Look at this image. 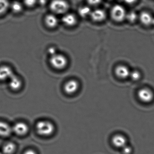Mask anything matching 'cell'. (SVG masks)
<instances>
[{"label": "cell", "mask_w": 154, "mask_h": 154, "mask_svg": "<svg viewBox=\"0 0 154 154\" xmlns=\"http://www.w3.org/2000/svg\"><path fill=\"white\" fill-rule=\"evenodd\" d=\"M36 130L39 134L48 136L52 134L55 130L54 125L48 120H41L36 125Z\"/></svg>", "instance_id": "obj_1"}, {"label": "cell", "mask_w": 154, "mask_h": 154, "mask_svg": "<svg viewBox=\"0 0 154 154\" xmlns=\"http://www.w3.org/2000/svg\"><path fill=\"white\" fill-rule=\"evenodd\" d=\"M50 8L55 14H65L69 9V5L65 0H53L50 5Z\"/></svg>", "instance_id": "obj_2"}, {"label": "cell", "mask_w": 154, "mask_h": 154, "mask_svg": "<svg viewBox=\"0 0 154 154\" xmlns=\"http://www.w3.org/2000/svg\"><path fill=\"white\" fill-rule=\"evenodd\" d=\"M50 62L54 68L60 70L66 67L68 64V59L63 54L57 53L51 56Z\"/></svg>", "instance_id": "obj_3"}, {"label": "cell", "mask_w": 154, "mask_h": 154, "mask_svg": "<svg viewBox=\"0 0 154 154\" xmlns=\"http://www.w3.org/2000/svg\"><path fill=\"white\" fill-rule=\"evenodd\" d=\"M111 15L113 20L118 22H120L125 20L126 13L125 8L119 5L113 6L111 11Z\"/></svg>", "instance_id": "obj_4"}, {"label": "cell", "mask_w": 154, "mask_h": 154, "mask_svg": "<svg viewBox=\"0 0 154 154\" xmlns=\"http://www.w3.org/2000/svg\"><path fill=\"white\" fill-rule=\"evenodd\" d=\"M7 82L9 88L12 91H19L23 86L22 79L20 76L16 74H14Z\"/></svg>", "instance_id": "obj_5"}, {"label": "cell", "mask_w": 154, "mask_h": 154, "mask_svg": "<svg viewBox=\"0 0 154 154\" xmlns=\"http://www.w3.org/2000/svg\"><path fill=\"white\" fill-rule=\"evenodd\" d=\"M13 69L7 65L0 66V81H8L14 74Z\"/></svg>", "instance_id": "obj_6"}, {"label": "cell", "mask_w": 154, "mask_h": 154, "mask_svg": "<svg viewBox=\"0 0 154 154\" xmlns=\"http://www.w3.org/2000/svg\"><path fill=\"white\" fill-rule=\"evenodd\" d=\"M137 95L139 99L145 103L152 102L154 99L153 92L148 88H143L139 90Z\"/></svg>", "instance_id": "obj_7"}, {"label": "cell", "mask_w": 154, "mask_h": 154, "mask_svg": "<svg viewBox=\"0 0 154 154\" xmlns=\"http://www.w3.org/2000/svg\"><path fill=\"white\" fill-rule=\"evenodd\" d=\"M79 87V82L75 79H70L66 82L64 86V89L67 94L71 95L78 90Z\"/></svg>", "instance_id": "obj_8"}, {"label": "cell", "mask_w": 154, "mask_h": 154, "mask_svg": "<svg viewBox=\"0 0 154 154\" xmlns=\"http://www.w3.org/2000/svg\"><path fill=\"white\" fill-rule=\"evenodd\" d=\"M112 143L115 147L122 149L127 145V139L125 136L117 134L114 136L112 139Z\"/></svg>", "instance_id": "obj_9"}, {"label": "cell", "mask_w": 154, "mask_h": 154, "mask_svg": "<svg viewBox=\"0 0 154 154\" xmlns=\"http://www.w3.org/2000/svg\"><path fill=\"white\" fill-rule=\"evenodd\" d=\"M12 131L19 135H24L29 131V127L24 122H17L12 127Z\"/></svg>", "instance_id": "obj_10"}, {"label": "cell", "mask_w": 154, "mask_h": 154, "mask_svg": "<svg viewBox=\"0 0 154 154\" xmlns=\"http://www.w3.org/2000/svg\"><path fill=\"white\" fill-rule=\"evenodd\" d=\"M90 16L94 21L100 22L105 20L106 17V14L104 10L97 9L91 11Z\"/></svg>", "instance_id": "obj_11"}, {"label": "cell", "mask_w": 154, "mask_h": 154, "mask_svg": "<svg viewBox=\"0 0 154 154\" xmlns=\"http://www.w3.org/2000/svg\"><path fill=\"white\" fill-rule=\"evenodd\" d=\"M130 72L129 68L123 65L118 66L115 69V73L117 76L122 79H126L129 77Z\"/></svg>", "instance_id": "obj_12"}, {"label": "cell", "mask_w": 154, "mask_h": 154, "mask_svg": "<svg viewBox=\"0 0 154 154\" xmlns=\"http://www.w3.org/2000/svg\"><path fill=\"white\" fill-rule=\"evenodd\" d=\"M62 21L65 25L71 27L76 24L77 19L75 15L73 14L66 13L62 17Z\"/></svg>", "instance_id": "obj_13"}, {"label": "cell", "mask_w": 154, "mask_h": 154, "mask_svg": "<svg viewBox=\"0 0 154 154\" xmlns=\"http://www.w3.org/2000/svg\"><path fill=\"white\" fill-rule=\"evenodd\" d=\"M12 132V128L9 124L4 121H0V136L8 137Z\"/></svg>", "instance_id": "obj_14"}, {"label": "cell", "mask_w": 154, "mask_h": 154, "mask_svg": "<svg viewBox=\"0 0 154 154\" xmlns=\"http://www.w3.org/2000/svg\"><path fill=\"white\" fill-rule=\"evenodd\" d=\"M45 21L46 25L51 28H55L58 24V20L54 14L47 15L45 17Z\"/></svg>", "instance_id": "obj_15"}, {"label": "cell", "mask_w": 154, "mask_h": 154, "mask_svg": "<svg viewBox=\"0 0 154 154\" xmlns=\"http://www.w3.org/2000/svg\"><path fill=\"white\" fill-rule=\"evenodd\" d=\"M141 22L146 25H150L154 22L153 18L150 14L147 12H143L140 14Z\"/></svg>", "instance_id": "obj_16"}, {"label": "cell", "mask_w": 154, "mask_h": 154, "mask_svg": "<svg viewBox=\"0 0 154 154\" xmlns=\"http://www.w3.org/2000/svg\"><path fill=\"white\" fill-rule=\"evenodd\" d=\"M15 150V146L13 143H8L5 144L2 148L3 154H12Z\"/></svg>", "instance_id": "obj_17"}, {"label": "cell", "mask_w": 154, "mask_h": 154, "mask_svg": "<svg viewBox=\"0 0 154 154\" xmlns=\"http://www.w3.org/2000/svg\"><path fill=\"white\" fill-rule=\"evenodd\" d=\"M10 7L12 11L15 13H20L23 9L22 4L18 1H14L11 4H10Z\"/></svg>", "instance_id": "obj_18"}, {"label": "cell", "mask_w": 154, "mask_h": 154, "mask_svg": "<svg viewBox=\"0 0 154 154\" xmlns=\"http://www.w3.org/2000/svg\"><path fill=\"white\" fill-rule=\"evenodd\" d=\"M10 6V3L8 0H0V15L5 14Z\"/></svg>", "instance_id": "obj_19"}, {"label": "cell", "mask_w": 154, "mask_h": 154, "mask_svg": "<svg viewBox=\"0 0 154 154\" xmlns=\"http://www.w3.org/2000/svg\"><path fill=\"white\" fill-rule=\"evenodd\" d=\"M91 12V9L90 7H89L88 6H84L80 7L79 9L78 12H79V15L84 18V17H87L88 15H90Z\"/></svg>", "instance_id": "obj_20"}, {"label": "cell", "mask_w": 154, "mask_h": 154, "mask_svg": "<svg viewBox=\"0 0 154 154\" xmlns=\"http://www.w3.org/2000/svg\"><path fill=\"white\" fill-rule=\"evenodd\" d=\"M126 18L130 22H134L137 19V14L135 12H130L129 13L126 14Z\"/></svg>", "instance_id": "obj_21"}, {"label": "cell", "mask_w": 154, "mask_h": 154, "mask_svg": "<svg viewBox=\"0 0 154 154\" xmlns=\"http://www.w3.org/2000/svg\"><path fill=\"white\" fill-rule=\"evenodd\" d=\"M129 77H130L133 80H138L141 78V73L137 70H134L131 71Z\"/></svg>", "instance_id": "obj_22"}, {"label": "cell", "mask_w": 154, "mask_h": 154, "mask_svg": "<svg viewBox=\"0 0 154 154\" xmlns=\"http://www.w3.org/2000/svg\"><path fill=\"white\" fill-rule=\"evenodd\" d=\"M121 149L123 154H131L133 152V148L128 144Z\"/></svg>", "instance_id": "obj_23"}, {"label": "cell", "mask_w": 154, "mask_h": 154, "mask_svg": "<svg viewBox=\"0 0 154 154\" xmlns=\"http://www.w3.org/2000/svg\"><path fill=\"white\" fill-rule=\"evenodd\" d=\"M37 0H23L24 5L29 7L34 6L37 3Z\"/></svg>", "instance_id": "obj_24"}, {"label": "cell", "mask_w": 154, "mask_h": 154, "mask_svg": "<svg viewBox=\"0 0 154 154\" xmlns=\"http://www.w3.org/2000/svg\"><path fill=\"white\" fill-rule=\"evenodd\" d=\"M88 3L92 6L98 5L102 2V0H87Z\"/></svg>", "instance_id": "obj_25"}, {"label": "cell", "mask_w": 154, "mask_h": 154, "mask_svg": "<svg viewBox=\"0 0 154 154\" xmlns=\"http://www.w3.org/2000/svg\"><path fill=\"white\" fill-rule=\"evenodd\" d=\"M48 52L51 56H52V55H54V54L57 53V50L54 47H51V48H50L49 49Z\"/></svg>", "instance_id": "obj_26"}, {"label": "cell", "mask_w": 154, "mask_h": 154, "mask_svg": "<svg viewBox=\"0 0 154 154\" xmlns=\"http://www.w3.org/2000/svg\"><path fill=\"white\" fill-rule=\"evenodd\" d=\"M23 154H37V153L32 150H28L26 151Z\"/></svg>", "instance_id": "obj_27"}, {"label": "cell", "mask_w": 154, "mask_h": 154, "mask_svg": "<svg viewBox=\"0 0 154 154\" xmlns=\"http://www.w3.org/2000/svg\"><path fill=\"white\" fill-rule=\"evenodd\" d=\"M124 1H125L126 3L128 4H132L135 2L137 0H124Z\"/></svg>", "instance_id": "obj_28"}, {"label": "cell", "mask_w": 154, "mask_h": 154, "mask_svg": "<svg viewBox=\"0 0 154 154\" xmlns=\"http://www.w3.org/2000/svg\"><path fill=\"white\" fill-rule=\"evenodd\" d=\"M46 1V0H41V2H42L41 4H45Z\"/></svg>", "instance_id": "obj_29"}, {"label": "cell", "mask_w": 154, "mask_h": 154, "mask_svg": "<svg viewBox=\"0 0 154 154\" xmlns=\"http://www.w3.org/2000/svg\"><path fill=\"white\" fill-rule=\"evenodd\" d=\"M0 154H3L1 152H0Z\"/></svg>", "instance_id": "obj_30"}]
</instances>
